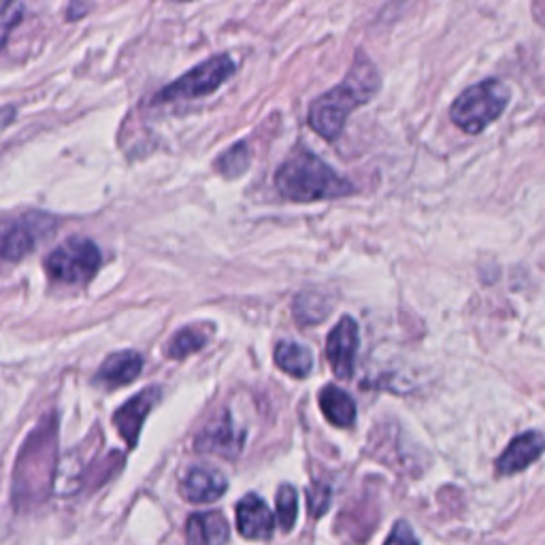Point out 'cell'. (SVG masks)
<instances>
[{"mask_svg": "<svg viewBox=\"0 0 545 545\" xmlns=\"http://www.w3.org/2000/svg\"><path fill=\"white\" fill-rule=\"evenodd\" d=\"M382 77L365 52H356L352 69L339 86L324 92L309 109V126L326 141H335L348 122L350 113L367 105L379 92Z\"/></svg>", "mask_w": 545, "mask_h": 545, "instance_id": "obj_1", "label": "cell"}, {"mask_svg": "<svg viewBox=\"0 0 545 545\" xmlns=\"http://www.w3.org/2000/svg\"><path fill=\"white\" fill-rule=\"evenodd\" d=\"M275 186L294 203H316L356 192L350 179L339 175L330 164L311 152L286 160L275 175Z\"/></svg>", "mask_w": 545, "mask_h": 545, "instance_id": "obj_2", "label": "cell"}, {"mask_svg": "<svg viewBox=\"0 0 545 545\" xmlns=\"http://www.w3.org/2000/svg\"><path fill=\"white\" fill-rule=\"evenodd\" d=\"M56 467V424L45 422L37 433H32L15 462L13 471V505L24 509L39 505L54 482Z\"/></svg>", "mask_w": 545, "mask_h": 545, "instance_id": "obj_3", "label": "cell"}, {"mask_svg": "<svg viewBox=\"0 0 545 545\" xmlns=\"http://www.w3.org/2000/svg\"><path fill=\"white\" fill-rule=\"evenodd\" d=\"M511 98V90L501 79H484L456 96L450 107L452 122L467 135H480L497 122Z\"/></svg>", "mask_w": 545, "mask_h": 545, "instance_id": "obj_4", "label": "cell"}, {"mask_svg": "<svg viewBox=\"0 0 545 545\" xmlns=\"http://www.w3.org/2000/svg\"><path fill=\"white\" fill-rule=\"evenodd\" d=\"M103 254L98 245L86 237H71L45 258L47 275L62 284H86L101 269Z\"/></svg>", "mask_w": 545, "mask_h": 545, "instance_id": "obj_5", "label": "cell"}, {"mask_svg": "<svg viewBox=\"0 0 545 545\" xmlns=\"http://www.w3.org/2000/svg\"><path fill=\"white\" fill-rule=\"evenodd\" d=\"M237 64L228 54L211 56L209 60L194 66L192 71L175 79L173 84L162 88L156 96L154 103H177V101H192V98H201L211 92H216L222 84L235 75Z\"/></svg>", "mask_w": 545, "mask_h": 545, "instance_id": "obj_6", "label": "cell"}, {"mask_svg": "<svg viewBox=\"0 0 545 545\" xmlns=\"http://www.w3.org/2000/svg\"><path fill=\"white\" fill-rule=\"evenodd\" d=\"M56 220L47 213L41 211H30L20 220L11 222L5 228L3 235V256L9 262L22 260L26 254H30L35 247L47 239L49 235H54L56 230Z\"/></svg>", "mask_w": 545, "mask_h": 545, "instance_id": "obj_7", "label": "cell"}, {"mask_svg": "<svg viewBox=\"0 0 545 545\" xmlns=\"http://www.w3.org/2000/svg\"><path fill=\"white\" fill-rule=\"evenodd\" d=\"M358 352V324L354 318L343 316L326 339V358L335 375L350 379L354 373V358Z\"/></svg>", "mask_w": 545, "mask_h": 545, "instance_id": "obj_8", "label": "cell"}, {"mask_svg": "<svg viewBox=\"0 0 545 545\" xmlns=\"http://www.w3.org/2000/svg\"><path fill=\"white\" fill-rule=\"evenodd\" d=\"M160 396H162V390L158 386H150L143 392H139L137 396H132V399H128L113 414V424L115 428H118L122 439L128 443V448H135V445L139 443L143 422L147 416H150L154 405L160 401Z\"/></svg>", "mask_w": 545, "mask_h": 545, "instance_id": "obj_9", "label": "cell"}, {"mask_svg": "<svg viewBox=\"0 0 545 545\" xmlns=\"http://www.w3.org/2000/svg\"><path fill=\"white\" fill-rule=\"evenodd\" d=\"M243 433H239L233 420H230L228 411H222V414L211 420L201 433L196 437L194 448L198 452H207V454H218L224 458H237L243 450Z\"/></svg>", "mask_w": 545, "mask_h": 545, "instance_id": "obj_10", "label": "cell"}, {"mask_svg": "<svg viewBox=\"0 0 545 545\" xmlns=\"http://www.w3.org/2000/svg\"><path fill=\"white\" fill-rule=\"evenodd\" d=\"M545 452V437L539 431H526L511 439L505 452L497 458V473L503 477L522 473Z\"/></svg>", "mask_w": 545, "mask_h": 545, "instance_id": "obj_11", "label": "cell"}, {"mask_svg": "<svg viewBox=\"0 0 545 545\" xmlns=\"http://www.w3.org/2000/svg\"><path fill=\"white\" fill-rule=\"evenodd\" d=\"M228 482L226 477L213 467H192L181 477L179 492L181 497L190 503H213L226 492Z\"/></svg>", "mask_w": 545, "mask_h": 545, "instance_id": "obj_12", "label": "cell"}, {"mask_svg": "<svg viewBox=\"0 0 545 545\" xmlns=\"http://www.w3.org/2000/svg\"><path fill=\"white\" fill-rule=\"evenodd\" d=\"M273 511L256 494H245L237 505V528L245 539L267 541L275 531Z\"/></svg>", "mask_w": 545, "mask_h": 545, "instance_id": "obj_13", "label": "cell"}, {"mask_svg": "<svg viewBox=\"0 0 545 545\" xmlns=\"http://www.w3.org/2000/svg\"><path fill=\"white\" fill-rule=\"evenodd\" d=\"M141 371H143V356L139 352H132V350L115 352L103 362L101 369L96 371L94 384L105 386V388L128 386L130 382H135Z\"/></svg>", "mask_w": 545, "mask_h": 545, "instance_id": "obj_14", "label": "cell"}, {"mask_svg": "<svg viewBox=\"0 0 545 545\" xmlns=\"http://www.w3.org/2000/svg\"><path fill=\"white\" fill-rule=\"evenodd\" d=\"M188 545H226L230 537V526L220 511L194 514L186 524Z\"/></svg>", "mask_w": 545, "mask_h": 545, "instance_id": "obj_15", "label": "cell"}, {"mask_svg": "<svg viewBox=\"0 0 545 545\" xmlns=\"http://www.w3.org/2000/svg\"><path fill=\"white\" fill-rule=\"evenodd\" d=\"M320 407L324 418L339 428H350L356 422V403L352 396L335 384L320 390Z\"/></svg>", "mask_w": 545, "mask_h": 545, "instance_id": "obj_16", "label": "cell"}, {"mask_svg": "<svg viewBox=\"0 0 545 545\" xmlns=\"http://www.w3.org/2000/svg\"><path fill=\"white\" fill-rule=\"evenodd\" d=\"M275 365L292 377H307L313 369V354L301 343L282 341L275 348Z\"/></svg>", "mask_w": 545, "mask_h": 545, "instance_id": "obj_17", "label": "cell"}, {"mask_svg": "<svg viewBox=\"0 0 545 545\" xmlns=\"http://www.w3.org/2000/svg\"><path fill=\"white\" fill-rule=\"evenodd\" d=\"M330 301L322 292H303L294 301V318L303 326H316L330 313Z\"/></svg>", "mask_w": 545, "mask_h": 545, "instance_id": "obj_18", "label": "cell"}, {"mask_svg": "<svg viewBox=\"0 0 545 545\" xmlns=\"http://www.w3.org/2000/svg\"><path fill=\"white\" fill-rule=\"evenodd\" d=\"M207 330L205 326H186L177 330V333L171 337L167 354L173 360H181L190 354H196L198 350H203L207 345Z\"/></svg>", "mask_w": 545, "mask_h": 545, "instance_id": "obj_19", "label": "cell"}, {"mask_svg": "<svg viewBox=\"0 0 545 545\" xmlns=\"http://www.w3.org/2000/svg\"><path fill=\"white\" fill-rule=\"evenodd\" d=\"M275 507L279 528H282L284 533H290L296 524V516H299V494H296V488L290 484L279 486Z\"/></svg>", "mask_w": 545, "mask_h": 545, "instance_id": "obj_20", "label": "cell"}, {"mask_svg": "<svg viewBox=\"0 0 545 545\" xmlns=\"http://www.w3.org/2000/svg\"><path fill=\"white\" fill-rule=\"evenodd\" d=\"M216 167L224 177H237L250 167V150L245 143H237L218 158Z\"/></svg>", "mask_w": 545, "mask_h": 545, "instance_id": "obj_21", "label": "cell"}, {"mask_svg": "<svg viewBox=\"0 0 545 545\" xmlns=\"http://www.w3.org/2000/svg\"><path fill=\"white\" fill-rule=\"evenodd\" d=\"M330 501H333V490H330L328 484L316 482L313 486H309V490H307V507H309V514L313 518L324 516L328 511V507H330Z\"/></svg>", "mask_w": 545, "mask_h": 545, "instance_id": "obj_22", "label": "cell"}, {"mask_svg": "<svg viewBox=\"0 0 545 545\" xmlns=\"http://www.w3.org/2000/svg\"><path fill=\"white\" fill-rule=\"evenodd\" d=\"M384 545H420V543H418L414 531H411V526L405 520H399L394 524L392 533Z\"/></svg>", "mask_w": 545, "mask_h": 545, "instance_id": "obj_23", "label": "cell"}, {"mask_svg": "<svg viewBox=\"0 0 545 545\" xmlns=\"http://www.w3.org/2000/svg\"><path fill=\"white\" fill-rule=\"evenodd\" d=\"M22 13H24V5H18V3L5 5V11H3V39H5V43H7L9 32H11V26L20 22Z\"/></svg>", "mask_w": 545, "mask_h": 545, "instance_id": "obj_24", "label": "cell"}]
</instances>
